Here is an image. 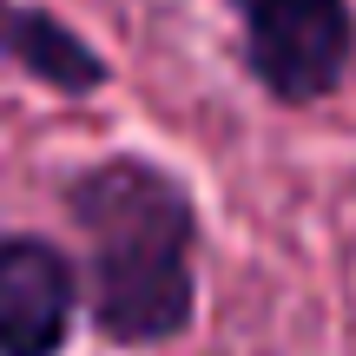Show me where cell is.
<instances>
[{
  "mask_svg": "<svg viewBox=\"0 0 356 356\" xmlns=\"http://www.w3.org/2000/svg\"><path fill=\"white\" fill-rule=\"evenodd\" d=\"M60 211L79 238L86 330L106 350H172L204 304V204L185 172L119 145L60 178Z\"/></svg>",
  "mask_w": 356,
  "mask_h": 356,
  "instance_id": "cell-1",
  "label": "cell"
},
{
  "mask_svg": "<svg viewBox=\"0 0 356 356\" xmlns=\"http://www.w3.org/2000/svg\"><path fill=\"white\" fill-rule=\"evenodd\" d=\"M238 66L277 113H317L356 73V0H218Z\"/></svg>",
  "mask_w": 356,
  "mask_h": 356,
  "instance_id": "cell-2",
  "label": "cell"
},
{
  "mask_svg": "<svg viewBox=\"0 0 356 356\" xmlns=\"http://www.w3.org/2000/svg\"><path fill=\"white\" fill-rule=\"evenodd\" d=\"M79 317V257L47 231H0V356H66Z\"/></svg>",
  "mask_w": 356,
  "mask_h": 356,
  "instance_id": "cell-3",
  "label": "cell"
},
{
  "mask_svg": "<svg viewBox=\"0 0 356 356\" xmlns=\"http://www.w3.org/2000/svg\"><path fill=\"white\" fill-rule=\"evenodd\" d=\"M0 66L53 99H92L113 86V60L99 53V40L40 0H0Z\"/></svg>",
  "mask_w": 356,
  "mask_h": 356,
  "instance_id": "cell-4",
  "label": "cell"
}]
</instances>
